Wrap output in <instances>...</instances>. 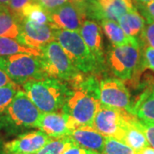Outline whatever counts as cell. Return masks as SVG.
Wrapping results in <instances>:
<instances>
[{
    "label": "cell",
    "instance_id": "7402d4cb",
    "mask_svg": "<svg viewBox=\"0 0 154 154\" xmlns=\"http://www.w3.org/2000/svg\"><path fill=\"white\" fill-rule=\"evenodd\" d=\"M100 26L103 29L107 38L110 39L112 45H121L128 42L131 37L127 36L126 33L122 29L118 22L105 19L100 22Z\"/></svg>",
    "mask_w": 154,
    "mask_h": 154
},
{
    "label": "cell",
    "instance_id": "5b68a950",
    "mask_svg": "<svg viewBox=\"0 0 154 154\" xmlns=\"http://www.w3.org/2000/svg\"><path fill=\"white\" fill-rule=\"evenodd\" d=\"M40 53V61L48 77L71 82L82 75L57 40L42 46Z\"/></svg>",
    "mask_w": 154,
    "mask_h": 154
},
{
    "label": "cell",
    "instance_id": "603a6c76",
    "mask_svg": "<svg viewBox=\"0 0 154 154\" xmlns=\"http://www.w3.org/2000/svg\"><path fill=\"white\" fill-rule=\"evenodd\" d=\"M49 12L36 2L26 5L22 11V17L40 24H50Z\"/></svg>",
    "mask_w": 154,
    "mask_h": 154
},
{
    "label": "cell",
    "instance_id": "7c38bea8",
    "mask_svg": "<svg viewBox=\"0 0 154 154\" xmlns=\"http://www.w3.org/2000/svg\"><path fill=\"white\" fill-rule=\"evenodd\" d=\"M56 30L50 24H40L22 17L20 42L40 51L45 45L55 40Z\"/></svg>",
    "mask_w": 154,
    "mask_h": 154
},
{
    "label": "cell",
    "instance_id": "484cf974",
    "mask_svg": "<svg viewBox=\"0 0 154 154\" xmlns=\"http://www.w3.org/2000/svg\"><path fill=\"white\" fill-rule=\"evenodd\" d=\"M18 90L19 88L16 83L0 88V116L4 114Z\"/></svg>",
    "mask_w": 154,
    "mask_h": 154
},
{
    "label": "cell",
    "instance_id": "d590c367",
    "mask_svg": "<svg viewBox=\"0 0 154 154\" xmlns=\"http://www.w3.org/2000/svg\"><path fill=\"white\" fill-rule=\"evenodd\" d=\"M136 154H154V148L151 146H148L145 148L136 152Z\"/></svg>",
    "mask_w": 154,
    "mask_h": 154
},
{
    "label": "cell",
    "instance_id": "d6a6232c",
    "mask_svg": "<svg viewBox=\"0 0 154 154\" xmlns=\"http://www.w3.org/2000/svg\"><path fill=\"white\" fill-rule=\"evenodd\" d=\"M63 154H102L100 152H98L96 151L93 150H89V149L83 148L82 146H80L77 143L72 145L71 146H69L67 149L66 151L63 152Z\"/></svg>",
    "mask_w": 154,
    "mask_h": 154
},
{
    "label": "cell",
    "instance_id": "83f0119b",
    "mask_svg": "<svg viewBox=\"0 0 154 154\" xmlns=\"http://www.w3.org/2000/svg\"><path fill=\"white\" fill-rule=\"evenodd\" d=\"M135 124L140 128V130L146 135V140L148 141L149 146L154 148V123L153 122H146L135 118Z\"/></svg>",
    "mask_w": 154,
    "mask_h": 154
},
{
    "label": "cell",
    "instance_id": "8fae6325",
    "mask_svg": "<svg viewBox=\"0 0 154 154\" xmlns=\"http://www.w3.org/2000/svg\"><path fill=\"white\" fill-rule=\"evenodd\" d=\"M51 140L39 129L27 131L4 143L3 154H35Z\"/></svg>",
    "mask_w": 154,
    "mask_h": 154
},
{
    "label": "cell",
    "instance_id": "836d02e7",
    "mask_svg": "<svg viewBox=\"0 0 154 154\" xmlns=\"http://www.w3.org/2000/svg\"><path fill=\"white\" fill-rule=\"evenodd\" d=\"M69 2L71 3L72 5L75 6L76 8H78L85 15V11H86L88 4V0H69ZM85 17H86V15H85Z\"/></svg>",
    "mask_w": 154,
    "mask_h": 154
},
{
    "label": "cell",
    "instance_id": "e575fe53",
    "mask_svg": "<svg viewBox=\"0 0 154 154\" xmlns=\"http://www.w3.org/2000/svg\"><path fill=\"white\" fill-rule=\"evenodd\" d=\"M14 82L11 81V78L7 75L5 72L0 69V88L5 87L8 85H11Z\"/></svg>",
    "mask_w": 154,
    "mask_h": 154
},
{
    "label": "cell",
    "instance_id": "cb8c5ba5",
    "mask_svg": "<svg viewBox=\"0 0 154 154\" xmlns=\"http://www.w3.org/2000/svg\"><path fill=\"white\" fill-rule=\"evenodd\" d=\"M76 142L69 135L58 139H51L35 154H63L72 145Z\"/></svg>",
    "mask_w": 154,
    "mask_h": 154
},
{
    "label": "cell",
    "instance_id": "f546056e",
    "mask_svg": "<svg viewBox=\"0 0 154 154\" xmlns=\"http://www.w3.org/2000/svg\"><path fill=\"white\" fill-rule=\"evenodd\" d=\"M136 9L146 22H154V0L146 4L136 3Z\"/></svg>",
    "mask_w": 154,
    "mask_h": 154
},
{
    "label": "cell",
    "instance_id": "8992f818",
    "mask_svg": "<svg viewBox=\"0 0 154 154\" xmlns=\"http://www.w3.org/2000/svg\"><path fill=\"white\" fill-rule=\"evenodd\" d=\"M141 61V44L140 39L130 38L128 42L121 45H112L107 62L110 70L122 81L131 79Z\"/></svg>",
    "mask_w": 154,
    "mask_h": 154
},
{
    "label": "cell",
    "instance_id": "4dcf8cb0",
    "mask_svg": "<svg viewBox=\"0 0 154 154\" xmlns=\"http://www.w3.org/2000/svg\"><path fill=\"white\" fill-rule=\"evenodd\" d=\"M33 2L38 3V5L44 7L49 13L54 11L57 8L65 5L69 0H33Z\"/></svg>",
    "mask_w": 154,
    "mask_h": 154
},
{
    "label": "cell",
    "instance_id": "f35d334b",
    "mask_svg": "<svg viewBox=\"0 0 154 154\" xmlns=\"http://www.w3.org/2000/svg\"><path fill=\"white\" fill-rule=\"evenodd\" d=\"M3 147H4V142L0 138V154H3Z\"/></svg>",
    "mask_w": 154,
    "mask_h": 154
},
{
    "label": "cell",
    "instance_id": "6da1fadb",
    "mask_svg": "<svg viewBox=\"0 0 154 154\" xmlns=\"http://www.w3.org/2000/svg\"><path fill=\"white\" fill-rule=\"evenodd\" d=\"M70 83L71 92L62 111L66 115L70 130L92 126L95 114L101 106L99 82L93 75H82Z\"/></svg>",
    "mask_w": 154,
    "mask_h": 154
},
{
    "label": "cell",
    "instance_id": "3957f363",
    "mask_svg": "<svg viewBox=\"0 0 154 154\" xmlns=\"http://www.w3.org/2000/svg\"><path fill=\"white\" fill-rule=\"evenodd\" d=\"M22 90L43 113L62 110L71 92L67 83L52 77L24 83Z\"/></svg>",
    "mask_w": 154,
    "mask_h": 154
},
{
    "label": "cell",
    "instance_id": "8d00e7d4",
    "mask_svg": "<svg viewBox=\"0 0 154 154\" xmlns=\"http://www.w3.org/2000/svg\"><path fill=\"white\" fill-rule=\"evenodd\" d=\"M11 0H0V6H5V7H8L10 5Z\"/></svg>",
    "mask_w": 154,
    "mask_h": 154
},
{
    "label": "cell",
    "instance_id": "f1b7e54d",
    "mask_svg": "<svg viewBox=\"0 0 154 154\" xmlns=\"http://www.w3.org/2000/svg\"><path fill=\"white\" fill-rule=\"evenodd\" d=\"M140 65L145 69H149L154 72V48L144 45L141 53Z\"/></svg>",
    "mask_w": 154,
    "mask_h": 154
},
{
    "label": "cell",
    "instance_id": "52a82bcc",
    "mask_svg": "<svg viewBox=\"0 0 154 154\" xmlns=\"http://www.w3.org/2000/svg\"><path fill=\"white\" fill-rule=\"evenodd\" d=\"M55 40L61 45L79 71L83 74H88L100 70L97 61L85 44L79 32L57 29Z\"/></svg>",
    "mask_w": 154,
    "mask_h": 154
},
{
    "label": "cell",
    "instance_id": "ac0fdd59",
    "mask_svg": "<svg viewBox=\"0 0 154 154\" xmlns=\"http://www.w3.org/2000/svg\"><path fill=\"white\" fill-rule=\"evenodd\" d=\"M135 118L136 116L133 114H129L128 116L122 142L130 146L135 152H138L148 146L149 143L144 133L135 124Z\"/></svg>",
    "mask_w": 154,
    "mask_h": 154
},
{
    "label": "cell",
    "instance_id": "9c48e42d",
    "mask_svg": "<svg viewBox=\"0 0 154 154\" xmlns=\"http://www.w3.org/2000/svg\"><path fill=\"white\" fill-rule=\"evenodd\" d=\"M99 90L102 105L132 114L130 94L122 80L115 77H106L100 81Z\"/></svg>",
    "mask_w": 154,
    "mask_h": 154
},
{
    "label": "cell",
    "instance_id": "74e56055",
    "mask_svg": "<svg viewBox=\"0 0 154 154\" xmlns=\"http://www.w3.org/2000/svg\"><path fill=\"white\" fill-rule=\"evenodd\" d=\"M137 3H140V4H146V3H149V2H152L153 0H135Z\"/></svg>",
    "mask_w": 154,
    "mask_h": 154
},
{
    "label": "cell",
    "instance_id": "7a4b0ae2",
    "mask_svg": "<svg viewBox=\"0 0 154 154\" xmlns=\"http://www.w3.org/2000/svg\"><path fill=\"white\" fill-rule=\"evenodd\" d=\"M42 112L19 89L4 114L0 116V130L8 135H19L31 128H37Z\"/></svg>",
    "mask_w": 154,
    "mask_h": 154
},
{
    "label": "cell",
    "instance_id": "4316f807",
    "mask_svg": "<svg viewBox=\"0 0 154 154\" xmlns=\"http://www.w3.org/2000/svg\"><path fill=\"white\" fill-rule=\"evenodd\" d=\"M139 39L141 45L154 48V22L146 23Z\"/></svg>",
    "mask_w": 154,
    "mask_h": 154
},
{
    "label": "cell",
    "instance_id": "4fadbf2b",
    "mask_svg": "<svg viewBox=\"0 0 154 154\" xmlns=\"http://www.w3.org/2000/svg\"><path fill=\"white\" fill-rule=\"evenodd\" d=\"M49 20L50 25L55 29L80 32L86 17L78 8L67 2L65 5L50 13Z\"/></svg>",
    "mask_w": 154,
    "mask_h": 154
},
{
    "label": "cell",
    "instance_id": "d4e9b609",
    "mask_svg": "<svg viewBox=\"0 0 154 154\" xmlns=\"http://www.w3.org/2000/svg\"><path fill=\"white\" fill-rule=\"evenodd\" d=\"M103 154H136V152L115 138L106 137Z\"/></svg>",
    "mask_w": 154,
    "mask_h": 154
},
{
    "label": "cell",
    "instance_id": "ffe728a7",
    "mask_svg": "<svg viewBox=\"0 0 154 154\" xmlns=\"http://www.w3.org/2000/svg\"><path fill=\"white\" fill-rule=\"evenodd\" d=\"M132 114L141 121L154 123V88L142 94L136 105L133 106Z\"/></svg>",
    "mask_w": 154,
    "mask_h": 154
},
{
    "label": "cell",
    "instance_id": "1f68e13d",
    "mask_svg": "<svg viewBox=\"0 0 154 154\" xmlns=\"http://www.w3.org/2000/svg\"><path fill=\"white\" fill-rule=\"evenodd\" d=\"M32 2H33V0H11L8 8L16 16L22 18V11L23 8Z\"/></svg>",
    "mask_w": 154,
    "mask_h": 154
},
{
    "label": "cell",
    "instance_id": "2e32d148",
    "mask_svg": "<svg viewBox=\"0 0 154 154\" xmlns=\"http://www.w3.org/2000/svg\"><path fill=\"white\" fill-rule=\"evenodd\" d=\"M69 136L83 148L103 154L106 137L99 134L92 126L82 127L71 130Z\"/></svg>",
    "mask_w": 154,
    "mask_h": 154
},
{
    "label": "cell",
    "instance_id": "30bf717a",
    "mask_svg": "<svg viewBox=\"0 0 154 154\" xmlns=\"http://www.w3.org/2000/svg\"><path fill=\"white\" fill-rule=\"evenodd\" d=\"M134 9L132 0H88L85 15L99 22L105 19L118 22L120 17Z\"/></svg>",
    "mask_w": 154,
    "mask_h": 154
},
{
    "label": "cell",
    "instance_id": "44dd1931",
    "mask_svg": "<svg viewBox=\"0 0 154 154\" xmlns=\"http://www.w3.org/2000/svg\"><path fill=\"white\" fill-rule=\"evenodd\" d=\"M31 54L40 57V51L31 48L19 42L17 39L6 37H0V57L15 54Z\"/></svg>",
    "mask_w": 154,
    "mask_h": 154
},
{
    "label": "cell",
    "instance_id": "d6986e66",
    "mask_svg": "<svg viewBox=\"0 0 154 154\" xmlns=\"http://www.w3.org/2000/svg\"><path fill=\"white\" fill-rule=\"evenodd\" d=\"M117 22L127 36L138 39L140 37V34L146 23V20L137 11V9L124 14L119 18Z\"/></svg>",
    "mask_w": 154,
    "mask_h": 154
},
{
    "label": "cell",
    "instance_id": "9a60e30c",
    "mask_svg": "<svg viewBox=\"0 0 154 154\" xmlns=\"http://www.w3.org/2000/svg\"><path fill=\"white\" fill-rule=\"evenodd\" d=\"M37 128L43 131L51 139L69 136L71 130L68 126L66 115L62 111L45 112L40 116Z\"/></svg>",
    "mask_w": 154,
    "mask_h": 154
},
{
    "label": "cell",
    "instance_id": "277c9868",
    "mask_svg": "<svg viewBox=\"0 0 154 154\" xmlns=\"http://www.w3.org/2000/svg\"><path fill=\"white\" fill-rule=\"evenodd\" d=\"M0 69L17 85L48 77L40 57L31 54H15L0 57Z\"/></svg>",
    "mask_w": 154,
    "mask_h": 154
},
{
    "label": "cell",
    "instance_id": "ba28073f",
    "mask_svg": "<svg viewBox=\"0 0 154 154\" xmlns=\"http://www.w3.org/2000/svg\"><path fill=\"white\" fill-rule=\"evenodd\" d=\"M129 114L119 110L101 105L95 114L92 127L105 137L115 138L122 141Z\"/></svg>",
    "mask_w": 154,
    "mask_h": 154
},
{
    "label": "cell",
    "instance_id": "5bb4252c",
    "mask_svg": "<svg viewBox=\"0 0 154 154\" xmlns=\"http://www.w3.org/2000/svg\"><path fill=\"white\" fill-rule=\"evenodd\" d=\"M79 33L97 61L100 70L103 69L105 65V54L101 26L92 20H85Z\"/></svg>",
    "mask_w": 154,
    "mask_h": 154
},
{
    "label": "cell",
    "instance_id": "e0dca14e",
    "mask_svg": "<svg viewBox=\"0 0 154 154\" xmlns=\"http://www.w3.org/2000/svg\"><path fill=\"white\" fill-rule=\"evenodd\" d=\"M22 19L8 7L0 6V37L14 38L20 42Z\"/></svg>",
    "mask_w": 154,
    "mask_h": 154
}]
</instances>
